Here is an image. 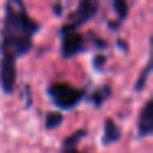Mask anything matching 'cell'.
I'll use <instances>...</instances> for the list:
<instances>
[{"label":"cell","instance_id":"cell-1","mask_svg":"<svg viewBox=\"0 0 153 153\" xmlns=\"http://www.w3.org/2000/svg\"><path fill=\"white\" fill-rule=\"evenodd\" d=\"M41 25L27 12L23 2H7L2 20L0 53L4 59L17 61L33 48V38Z\"/></svg>","mask_w":153,"mask_h":153},{"label":"cell","instance_id":"cell-2","mask_svg":"<svg viewBox=\"0 0 153 153\" xmlns=\"http://www.w3.org/2000/svg\"><path fill=\"white\" fill-rule=\"evenodd\" d=\"M48 96L51 102L61 110H71L77 107L87 96V89L84 87H74L73 84L64 81H54L48 86Z\"/></svg>","mask_w":153,"mask_h":153},{"label":"cell","instance_id":"cell-3","mask_svg":"<svg viewBox=\"0 0 153 153\" xmlns=\"http://www.w3.org/2000/svg\"><path fill=\"white\" fill-rule=\"evenodd\" d=\"M99 2L94 0H81L77 8L73 12V15L69 17V20L61 27L59 31H79V28L82 25H86L87 22H91L96 13L99 12Z\"/></svg>","mask_w":153,"mask_h":153},{"label":"cell","instance_id":"cell-4","mask_svg":"<svg viewBox=\"0 0 153 153\" xmlns=\"http://www.w3.org/2000/svg\"><path fill=\"white\" fill-rule=\"evenodd\" d=\"M61 36V58L71 59V58L81 54L86 50V36L81 31H59Z\"/></svg>","mask_w":153,"mask_h":153},{"label":"cell","instance_id":"cell-5","mask_svg":"<svg viewBox=\"0 0 153 153\" xmlns=\"http://www.w3.org/2000/svg\"><path fill=\"white\" fill-rule=\"evenodd\" d=\"M17 86V61L0 59V87L4 94L10 96Z\"/></svg>","mask_w":153,"mask_h":153},{"label":"cell","instance_id":"cell-6","mask_svg":"<svg viewBox=\"0 0 153 153\" xmlns=\"http://www.w3.org/2000/svg\"><path fill=\"white\" fill-rule=\"evenodd\" d=\"M153 133V99H146L137 119V137L146 138Z\"/></svg>","mask_w":153,"mask_h":153},{"label":"cell","instance_id":"cell-7","mask_svg":"<svg viewBox=\"0 0 153 153\" xmlns=\"http://www.w3.org/2000/svg\"><path fill=\"white\" fill-rule=\"evenodd\" d=\"M122 138V128L120 125L112 119L107 117L104 120V132H102V145H112Z\"/></svg>","mask_w":153,"mask_h":153},{"label":"cell","instance_id":"cell-8","mask_svg":"<svg viewBox=\"0 0 153 153\" xmlns=\"http://www.w3.org/2000/svg\"><path fill=\"white\" fill-rule=\"evenodd\" d=\"M112 7L117 13V22H110V28H112V30H119V27L127 20V17H128L130 5L127 4V2H123V0H114Z\"/></svg>","mask_w":153,"mask_h":153},{"label":"cell","instance_id":"cell-9","mask_svg":"<svg viewBox=\"0 0 153 153\" xmlns=\"http://www.w3.org/2000/svg\"><path fill=\"white\" fill-rule=\"evenodd\" d=\"M110 96H112V86L105 84V86L97 87L94 92H91L89 96H87V99H89V102L92 104L94 107H102L104 102H105Z\"/></svg>","mask_w":153,"mask_h":153},{"label":"cell","instance_id":"cell-10","mask_svg":"<svg viewBox=\"0 0 153 153\" xmlns=\"http://www.w3.org/2000/svg\"><path fill=\"white\" fill-rule=\"evenodd\" d=\"M64 122V117H63V112L59 110H53V112H48L45 115V128L46 130H54L58 127H61Z\"/></svg>","mask_w":153,"mask_h":153},{"label":"cell","instance_id":"cell-11","mask_svg":"<svg viewBox=\"0 0 153 153\" xmlns=\"http://www.w3.org/2000/svg\"><path fill=\"white\" fill-rule=\"evenodd\" d=\"M86 135H87L86 128H79V130H76V132H73L71 135H68L66 138H64L63 148H77L79 142L86 138Z\"/></svg>","mask_w":153,"mask_h":153},{"label":"cell","instance_id":"cell-12","mask_svg":"<svg viewBox=\"0 0 153 153\" xmlns=\"http://www.w3.org/2000/svg\"><path fill=\"white\" fill-rule=\"evenodd\" d=\"M150 73H152V59H148V63L145 64V68L140 71L138 79L135 81V86H133V91H135V92H142V91L145 89L146 81H148V77H150Z\"/></svg>","mask_w":153,"mask_h":153},{"label":"cell","instance_id":"cell-13","mask_svg":"<svg viewBox=\"0 0 153 153\" xmlns=\"http://www.w3.org/2000/svg\"><path fill=\"white\" fill-rule=\"evenodd\" d=\"M105 61H107L105 54H104V53H97L96 58H94V61H92V64H94V68H96V69H102L104 64H105Z\"/></svg>","mask_w":153,"mask_h":153},{"label":"cell","instance_id":"cell-14","mask_svg":"<svg viewBox=\"0 0 153 153\" xmlns=\"http://www.w3.org/2000/svg\"><path fill=\"white\" fill-rule=\"evenodd\" d=\"M61 153H84V152H81V150H77V148H63Z\"/></svg>","mask_w":153,"mask_h":153}]
</instances>
